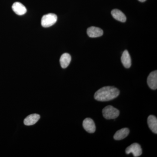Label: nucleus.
<instances>
[{
  "instance_id": "9b49d317",
  "label": "nucleus",
  "mask_w": 157,
  "mask_h": 157,
  "mask_svg": "<svg viewBox=\"0 0 157 157\" xmlns=\"http://www.w3.org/2000/svg\"><path fill=\"white\" fill-rule=\"evenodd\" d=\"M130 132L128 128H124L117 131L113 136L115 140H121L126 137L128 135Z\"/></svg>"
},
{
  "instance_id": "7ed1b4c3",
  "label": "nucleus",
  "mask_w": 157,
  "mask_h": 157,
  "mask_svg": "<svg viewBox=\"0 0 157 157\" xmlns=\"http://www.w3.org/2000/svg\"><path fill=\"white\" fill-rule=\"evenodd\" d=\"M57 21V16L53 13L45 14L42 17L41 25L44 28H48L54 25Z\"/></svg>"
},
{
  "instance_id": "0eeeda50",
  "label": "nucleus",
  "mask_w": 157,
  "mask_h": 157,
  "mask_svg": "<svg viewBox=\"0 0 157 157\" xmlns=\"http://www.w3.org/2000/svg\"><path fill=\"white\" fill-rule=\"evenodd\" d=\"M87 33L91 38H97L101 36L104 34L102 29L96 27H90L87 30Z\"/></svg>"
},
{
  "instance_id": "ddd939ff",
  "label": "nucleus",
  "mask_w": 157,
  "mask_h": 157,
  "mask_svg": "<svg viewBox=\"0 0 157 157\" xmlns=\"http://www.w3.org/2000/svg\"><path fill=\"white\" fill-rule=\"evenodd\" d=\"M111 13L113 18L118 21L124 22L126 21V17L125 14L118 9H113L111 11Z\"/></svg>"
},
{
  "instance_id": "f03ea898",
  "label": "nucleus",
  "mask_w": 157,
  "mask_h": 157,
  "mask_svg": "<svg viewBox=\"0 0 157 157\" xmlns=\"http://www.w3.org/2000/svg\"><path fill=\"white\" fill-rule=\"evenodd\" d=\"M102 113L103 116L106 119H113L119 116L120 111L112 106H107L103 109Z\"/></svg>"
},
{
  "instance_id": "1a4fd4ad",
  "label": "nucleus",
  "mask_w": 157,
  "mask_h": 157,
  "mask_svg": "<svg viewBox=\"0 0 157 157\" xmlns=\"http://www.w3.org/2000/svg\"><path fill=\"white\" fill-rule=\"evenodd\" d=\"M40 115L38 114H32L25 119L24 123L26 126H31L36 123L40 119Z\"/></svg>"
},
{
  "instance_id": "2eb2a0df",
  "label": "nucleus",
  "mask_w": 157,
  "mask_h": 157,
  "mask_svg": "<svg viewBox=\"0 0 157 157\" xmlns=\"http://www.w3.org/2000/svg\"><path fill=\"white\" fill-rule=\"evenodd\" d=\"M138 1H140V2H144L146 1V0H138Z\"/></svg>"
},
{
  "instance_id": "f8f14e48",
  "label": "nucleus",
  "mask_w": 157,
  "mask_h": 157,
  "mask_svg": "<svg viewBox=\"0 0 157 157\" xmlns=\"http://www.w3.org/2000/svg\"><path fill=\"white\" fill-rule=\"evenodd\" d=\"M147 124L152 132L155 134H157V119L156 117L149 116L147 118Z\"/></svg>"
},
{
  "instance_id": "6e6552de",
  "label": "nucleus",
  "mask_w": 157,
  "mask_h": 157,
  "mask_svg": "<svg viewBox=\"0 0 157 157\" xmlns=\"http://www.w3.org/2000/svg\"><path fill=\"white\" fill-rule=\"evenodd\" d=\"M12 9L15 14L18 15H22L27 12L26 8L21 3L16 2L12 5Z\"/></svg>"
},
{
  "instance_id": "f257e3e1",
  "label": "nucleus",
  "mask_w": 157,
  "mask_h": 157,
  "mask_svg": "<svg viewBox=\"0 0 157 157\" xmlns=\"http://www.w3.org/2000/svg\"><path fill=\"white\" fill-rule=\"evenodd\" d=\"M120 94L119 90L114 86H107L98 90L94 94V98L99 101H108L117 98Z\"/></svg>"
},
{
  "instance_id": "423d86ee",
  "label": "nucleus",
  "mask_w": 157,
  "mask_h": 157,
  "mask_svg": "<svg viewBox=\"0 0 157 157\" xmlns=\"http://www.w3.org/2000/svg\"><path fill=\"white\" fill-rule=\"evenodd\" d=\"M83 128L89 133H94L96 131V126L94 122L90 118H86L82 123Z\"/></svg>"
},
{
  "instance_id": "9d476101",
  "label": "nucleus",
  "mask_w": 157,
  "mask_h": 157,
  "mask_svg": "<svg viewBox=\"0 0 157 157\" xmlns=\"http://www.w3.org/2000/svg\"><path fill=\"white\" fill-rule=\"evenodd\" d=\"M121 60L124 67L126 68H129L132 65V60L128 50L124 52L121 58Z\"/></svg>"
},
{
  "instance_id": "39448f33",
  "label": "nucleus",
  "mask_w": 157,
  "mask_h": 157,
  "mask_svg": "<svg viewBox=\"0 0 157 157\" xmlns=\"http://www.w3.org/2000/svg\"><path fill=\"white\" fill-rule=\"evenodd\" d=\"M147 83L149 87L152 90L157 88V71H153L150 73L147 78Z\"/></svg>"
},
{
  "instance_id": "20e7f679",
  "label": "nucleus",
  "mask_w": 157,
  "mask_h": 157,
  "mask_svg": "<svg viewBox=\"0 0 157 157\" xmlns=\"http://www.w3.org/2000/svg\"><path fill=\"white\" fill-rule=\"evenodd\" d=\"M125 151L127 154H133V156L135 157L140 156L142 153L141 147L137 143L132 144L127 147Z\"/></svg>"
},
{
  "instance_id": "4468645a",
  "label": "nucleus",
  "mask_w": 157,
  "mask_h": 157,
  "mask_svg": "<svg viewBox=\"0 0 157 157\" xmlns=\"http://www.w3.org/2000/svg\"><path fill=\"white\" fill-rule=\"evenodd\" d=\"M71 61V56L69 53L63 54L60 59V63L62 68L65 69L67 67Z\"/></svg>"
}]
</instances>
